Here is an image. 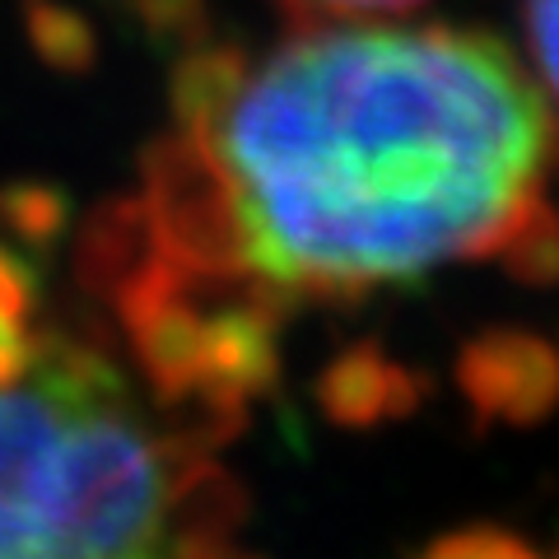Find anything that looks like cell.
Here are the masks:
<instances>
[{
  "mask_svg": "<svg viewBox=\"0 0 559 559\" xmlns=\"http://www.w3.org/2000/svg\"><path fill=\"white\" fill-rule=\"evenodd\" d=\"M522 28L540 94L559 108V0H522Z\"/></svg>",
  "mask_w": 559,
  "mask_h": 559,
  "instance_id": "obj_3",
  "label": "cell"
},
{
  "mask_svg": "<svg viewBox=\"0 0 559 559\" xmlns=\"http://www.w3.org/2000/svg\"><path fill=\"white\" fill-rule=\"evenodd\" d=\"M234 419L164 388L117 336L47 318L0 252V555H219L242 489Z\"/></svg>",
  "mask_w": 559,
  "mask_h": 559,
  "instance_id": "obj_2",
  "label": "cell"
},
{
  "mask_svg": "<svg viewBox=\"0 0 559 559\" xmlns=\"http://www.w3.org/2000/svg\"><path fill=\"white\" fill-rule=\"evenodd\" d=\"M555 117L503 43L452 24H294L205 51L84 285L178 396L242 419L275 326L466 261L559 271Z\"/></svg>",
  "mask_w": 559,
  "mask_h": 559,
  "instance_id": "obj_1",
  "label": "cell"
},
{
  "mask_svg": "<svg viewBox=\"0 0 559 559\" xmlns=\"http://www.w3.org/2000/svg\"><path fill=\"white\" fill-rule=\"evenodd\" d=\"M294 24H331V20H396L425 0H275Z\"/></svg>",
  "mask_w": 559,
  "mask_h": 559,
  "instance_id": "obj_4",
  "label": "cell"
}]
</instances>
